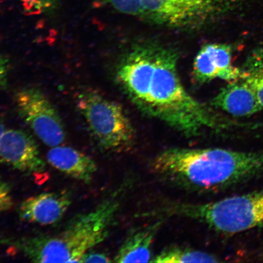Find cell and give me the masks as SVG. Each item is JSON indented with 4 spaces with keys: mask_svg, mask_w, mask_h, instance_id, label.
<instances>
[{
    "mask_svg": "<svg viewBox=\"0 0 263 263\" xmlns=\"http://www.w3.org/2000/svg\"><path fill=\"white\" fill-rule=\"evenodd\" d=\"M150 167L154 174L180 188L209 192L260 175L263 152L170 147L157 154Z\"/></svg>",
    "mask_w": 263,
    "mask_h": 263,
    "instance_id": "2",
    "label": "cell"
},
{
    "mask_svg": "<svg viewBox=\"0 0 263 263\" xmlns=\"http://www.w3.org/2000/svg\"><path fill=\"white\" fill-rule=\"evenodd\" d=\"M5 132V126L3 121L0 118V140Z\"/></svg>",
    "mask_w": 263,
    "mask_h": 263,
    "instance_id": "21",
    "label": "cell"
},
{
    "mask_svg": "<svg viewBox=\"0 0 263 263\" xmlns=\"http://www.w3.org/2000/svg\"><path fill=\"white\" fill-rule=\"evenodd\" d=\"M162 223L163 221L160 220L132 233L125 240L115 256L114 262H151L153 258L151 248Z\"/></svg>",
    "mask_w": 263,
    "mask_h": 263,
    "instance_id": "13",
    "label": "cell"
},
{
    "mask_svg": "<svg viewBox=\"0 0 263 263\" xmlns=\"http://www.w3.org/2000/svg\"><path fill=\"white\" fill-rule=\"evenodd\" d=\"M210 106L234 117H248L262 110L254 90L241 78L222 88Z\"/></svg>",
    "mask_w": 263,
    "mask_h": 263,
    "instance_id": "11",
    "label": "cell"
},
{
    "mask_svg": "<svg viewBox=\"0 0 263 263\" xmlns=\"http://www.w3.org/2000/svg\"><path fill=\"white\" fill-rule=\"evenodd\" d=\"M218 262L219 259L209 253L179 246H172L164 249L151 261V262L157 263Z\"/></svg>",
    "mask_w": 263,
    "mask_h": 263,
    "instance_id": "15",
    "label": "cell"
},
{
    "mask_svg": "<svg viewBox=\"0 0 263 263\" xmlns=\"http://www.w3.org/2000/svg\"><path fill=\"white\" fill-rule=\"evenodd\" d=\"M19 116L46 145L54 147L64 142L65 130L57 109L39 88H24L15 95Z\"/></svg>",
    "mask_w": 263,
    "mask_h": 263,
    "instance_id": "7",
    "label": "cell"
},
{
    "mask_svg": "<svg viewBox=\"0 0 263 263\" xmlns=\"http://www.w3.org/2000/svg\"><path fill=\"white\" fill-rule=\"evenodd\" d=\"M110 258L103 253L87 252L81 259V262H110Z\"/></svg>",
    "mask_w": 263,
    "mask_h": 263,
    "instance_id": "19",
    "label": "cell"
},
{
    "mask_svg": "<svg viewBox=\"0 0 263 263\" xmlns=\"http://www.w3.org/2000/svg\"><path fill=\"white\" fill-rule=\"evenodd\" d=\"M9 70V64L7 59L0 54V88L5 86Z\"/></svg>",
    "mask_w": 263,
    "mask_h": 263,
    "instance_id": "20",
    "label": "cell"
},
{
    "mask_svg": "<svg viewBox=\"0 0 263 263\" xmlns=\"http://www.w3.org/2000/svg\"><path fill=\"white\" fill-rule=\"evenodd\" d=\"M123 183L89 212L71 218L54 235L5 237L1 244L36 262H81L84 255L109 234L127 190Z\"/></svg>",
    "mask_w": 263,
    "mask_h": 263,
    "instance_id": "3",
    "label": "cell"
},
{
    "mask_svg": "<svg viewBox=\"0 0 263 263\" xmlns=\"http://www.w3.org/2000/svg\"><path fill=\"white\" fill-rule=\"evenodd\" d=\"M71 202L68 192L41 193L23 201L18 215L26 222L42 226L55 224L63 218Z\"/></svg>",
    "mask_w": 263,
    "mask_h": 263,
    "instance_id": "10",
    "label": "cell"
},
{
    "mask_svg": "<svg viewBox=\"0 0 263 263\" xmlns=\"http://www.w3.org/2000/svg\"><path fill=\"white\" fill-rule=\"evenodd\" d=\"M47 160L59 172L85 183H90L97 172V164L90 157L71 147H52Z\"/></svg>",
    "mask_w": 263,
    "mask_h": 263,
    "instance_id": "12",
    "label": "cell"
},
{
    "mask_svg": "<svg viewBox=\"0 0 263 263\" xmlns=\"http://www.w3.org/2000/svg\"><path fill=\"white\" fill-rule=\"evenodd\" d=\"M77 106L101 149L117 153L131 149L135 132L121 105L85 90L78 94Z\"/></svg>",
    "mask_w": 263,
    "mask_h": 263,
    "instance_id": "5",
    "label": "cell"
},
{
    "mask_svg": "<svg viewBox=\"0 0 263 263\" xmlns=\"http://www.w3.org/2000/svg\"><path fill=\"white\" fill-rule=\"evenodd\" d=\"M179 59L175 49L161 43H137L118 62L115 79L141 112L185 137L226 129L228 123L211 106L186 91L179 74Z\"/></svg>",
    "mask_w": 263,
    "mask_h": 263,
    "instance_id": "1",
    "label": "cell"
},
{
    "mask_svg": "<svg viewBox=\"0 0 263 263\" xmlns=\"http://www.w3.org/2000/svg\"><path fill=\"white\" fill-rule=\"evenodd\" d=\"M240 71V78L251 85L263 110V47L250 52Z\"/></svg>",
    "mask_w": 263,
    "mask_h": 263,
    "instance_id": "14",
    "label": "cell"
},
{
    "mask_svg": "<svg viewBox=\"0 0 263 263\" xmlns=\"http://www.w3.org/2000/svg\"><path fill=\"white\" fill-rule=\"evenodd\" d=\"M102 4L110 6L121 14L140 19L142 14L141 0H99Z\"/></svg>",
    "mask_w": 263,
    "mask_h": 263,
    "instance_id": "16",
    "label": "cell"
},
{
    "mask_svg": "<svg viewBox=\"0 0 263 263\" xmlns=\"http://www.w3.org/2000/svg\"><path fill=\"white\" fill-rule=\"evenodd\" d=\"M26 14L39 15L49 13L58 5V0H19Z\"/></svg>",
    "mask_w": 263,
    "mask_h": 263,
    "instance_id": "17",
    "label": "cell"
},
{
    "mask_svg": "<svg viewBox=\"0 0 263 263\" xmlns=\"http://www.w3.org/2000/svg\"><path fill=\"white\" fill-rule=\"evenodd\" d=\"M14 205L11 186L0 178V214L8 212Z\"/></svg>",
    "mask_w": 263,
    "mask_h": 263,
    "instance_id": "18",
    "label": "cell"
},
{
    "mask_svg": "<svg viewBox=\"0 0 263 263\" xmlns=\"http://www.w3.org/2000/svg\"><path fill=\"white\" fill-rule=\"evenodd\" d=\"M0 163L7 164L29 175H37L46 171L37 143L21 130H5L0 140Z\"/></svg>",
    "mask_w": 263,
    "mask_h": 263,
    "instance_id": "8",
    "label": "cell"
},
{
    "mask_svg": "<svg viewBox=\"0 0 263 263\" xmlns=\"http://www.w3.org/2000/svg\"><path fill=\"white\" fill-rule=\"evenodd\" d=\"M153 214L183 217L223 234H236L263 224V190L209 203H167Z\"/></svg>",
    "mask_w": 263,
    "mask_h": 263,
    "instance_id": "4",
    "label": "cell"
},
{
    "mask_svg": "<svg viewBox=\"0 0 263 263\" xmlns=\"http://www.w3.org/2000/svg\"><path fill=\"white\" fill-rule=\"evenodd\" d=\"M140 19L176 30H199L222 11V0H141Z\"/></svg>",
    "mask_w": 263,
    "mask_h": 263,
    "instance_id": "6",
    "label": "cell"
},
{
    "mask_svg": "<svg viewBox=\"0 0 263 263\" xmlns=\"http://www.w3.org/2000/svg\"><path fill=\"white\" fill-rule=\"evenodd\" d=\"M232 48L228 44L213 43L203 45L193 62V81L201 85L215 79L229 82L238 80L241 71L232 65Z\"/></svg>",
    "mask_w": 263,
    "mask_h": 263,
    "instance_id": "9",
    "label": "cell"
}]
</instances>
